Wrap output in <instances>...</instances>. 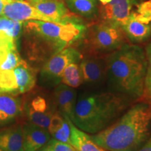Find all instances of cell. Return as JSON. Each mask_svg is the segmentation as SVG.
Here are the masks:
<instances>
[{
  "label": "cell",
  "mask_w": 151,
  "mask_h": 151,
  "mask_svg": "<svg viewBox=\"0 0 151 151\" xmlns=\"http://www.w3.org/2000/svg\"><path fill=\"white\" fill-rule=\"evenodd\" d=\"M0 151H3V150H1V148H0Z\"/></svg>",
  "instance_id": "obj_33"
},
{
  "label": "cell",
  "mask_w": 151,
  "mask_h": 151,
  "mask_svg": "<svg viewBox=\"0 0 151 151\" xmlns=\"http://www.w3.org/2000/svg\"><path fill=\"white\" fill-rule=\"evenodd\" d=\"M82 55L77 49L68 46L57 52L42 65L40 81L43 86L54 87L61 83V77L67 65L73 62H80Z\"/></svg>",
  "instance_id": "obj_6"
},
{
  "label": "cell",
  "mask_w": 151,
  "mask_h": 151,
  "mask_svg": "<svg viewBox=\"0 0 151 151\" xmlns=\"http://www.w3.org/2000/svg\"><path fill=\"white\" fill-rule=\"evenodd\" d=\"M132 100L115 92L83 93L77 98L71 121L82 131L94 134L116 121Z\"/></svg>",
  "instance_id": "obj_4"
},
{
  "label": "cell",
  "mask_w": 151,
  "mask_h": 151,
  "mask_svg": "<svg viewBox=\"0 0 151 151\" xmlns=\"http://www.w3.org/2000/svg\"><path fill=\"white\" fill-rule=\"evenodd\" d=\"M1 16L11 20L22 22L37 20L53 22L50 18L43 14L24 0H15L4 6Z\"/></svg>",
  "instance_id": "obj_10"
},
{
  "label": "cell",
  "mask_w": 151,
  "mask_h": 151,
  "mask_svg": "<svg viewBox=\"0 0 151 151\" xmlns=\"http://www.w3.org/2000/svg\"><path fill=\"white\" fill-rule=\"evenodd\" d=\"M37 151H76V150L69 143L60 142L52 138Z\"/></svg>",
  "instance_id": "obj_25"
},
{
  "label": "cell",
  "mask_w": 151,
  "mask_h": 151,
  "mask_svg": "<svg viewBox=\"0 0 151 151\" xmlns=\"http://www.w3.org/2000/svg\"><path fill=\"white\" fill-rule=\"evenodd\" d=\"M30 4V3H29ZM53 22L60 24L83 23L78 16L71 13L63 0H46L30 4Z\"/></svg>",
  "instance_id": "obj_9"
},
{
  "label": "cell",
  "mask_w": 151,
  "mask_h": 151,
  "mask_svg": "<svg viewBox=\"0 0 151 151\" xmlns=\"http://www.w3.org/2000/svg\"><path fill=\"white\" fill-rule=\"evenodd\" d=\"M13 71L16 77L18 95L27 93L35 88L37 83V72L35 68L27 62L22 60Z\"/></svg>",
  "instance_id": "obj_16"
},
{
  "label": "cell",
  "mask_w": 151,
  "mask_h": 151,
  "mask_svg": "<svg viewBox=\"0 0 151 151\" xmlns=\"http://www.w3.org/2000/svg\"><path fill=\"white\" fill-rule=\"evenodd\" d=\"M106 78L113 92L133 100L142 97L147 60L137 45L124 43L105 58Z\"/></svg>",
  "instance_id": "obj_3"
},
{
  "label": "cell",
  "mask_w": 151,
  "mask_h": 151,
  "mask_svg": "<svg viewBox=\"0 0 151 151\" xmlns=\"http://www.w3.org/2000/svg\"><path fill=\"white\" fill-rule=\"evenodd\" d=\"M23 22L11 20L6 17L0 18V42L17 45L21 34Z\"/></svg>",
  "instance_id": "obj_20"
},
{
  "label": "cell",
  "mask_w": 151,
  "mask_h": 151,
  "mask_svg": "<svg viewBox=\"0 0 151 151\" xmlns=\"http://www.w3.org/2000/svg\"><path fill=\"white\" fill-rule=\"evenodd\" d=\"M23 132V151H37L44 146L50 139L47 129L32 123L22 124Z\"/></svg>",
  "instance_id": "obj_13"
},
{
  "label": "cell",
  "mask_w": 151,
  "mask_h": 151,
  "mask_svg": "<svg viewBox=\"0 0 151 151\" xmlns=\"http://www.w3.org/2000/svg\"><path fill=\"white\" fill-rule=\"evenodd\" d=\"M2 1V2L4 4V6L7 4H9V2H11V1H15V0H1Z\"/></svg>",
  "instance_id": "obj_31"
},
{
  "label": "cell",
  "mask_w": 151,
  "mask_h": 151,
  "mask_svg": "<svg viewBox=\"0 0 151 151\" xmlns=\"http://www.w3.org/2000/svg\"><path fill=\"white\" fill-rule=\"evenodd\" d=\"M140 0H111L98 6V16L100 21L115 24L121 27L132 12L134 6Z\"/></svg>",
  "instance_id": "obj_7"
},
{
  "label": "cell",
  "mask_w": 151,
  "mask_h": 151,
  "mask_svg": "<svg viewBox=\"0 0 151 151\" xmlns=\"http://www.w3.org/2000/svg\"><path fill=\"white\" fill-rule=\"evenodd\" d=\"M121 28L126 38L134 43H142L151 36V21L137 12L132 11Z\"/></svg>",
  "instance_id": "obj_11"
},
{
  "label": "cell",
  "mask_w": 151,
  "mask_h": 151,
  "mask_svg": "<svg viewBox=\"0 0 151 151\" xmlns=\"http://www.w3.org/2000/svg\"><path fill=\"white\" fill-rule=\"evenodd\" d=\"M24 109L30 123L48 130L50 118L55 112L46 97L35 96L25 102Z\"/></svg>",
  "instance_id": "obj_8"
},
{
  "label": "cell",
  "mask_w": 151,
  "mask_h": 151,
  "mask_svg": "<svg viewBox=\"0 0 151 151\" xmlns=\"http://www.w3.org/2000/svg\"><path fill=\"white\" fill-rule=\"evenodd\" d=\"M0 148L3 151H23L22 125L14 124L0 130Z\"/></svg>",
  "instance_id": "obj_17"
},
{
  "label": "cell",
  "mask_w": 151,
  "mask_h": 151,
  "mask_svg": "<svg viewBox=\"0 0 151 151\" xmlns=\"http://www.w3.org/2000/svg\"><path fill=\"white\" fill-rule=\"evenodd\" d=\"M67 8L73 14L88 20L98 16L97 0H63Z\"/></svg>",
  "instance_id": "obj_19"
},
{
  "label": "cell",
  "mask_w": 151,
  "mask_h": 151,
  "mask_svg": "<svg viewBox=\"0 0 151 151\" xmlns=\"http://www.w3.org/2000/svg\"><path fill=\"white\" fill-rule=\"evenodd\" d=\"M24 48L29 61L43 65L57 52L84 37L83 23L60 24L42 20H26L23 23Z\"/></svg>",
  "instance_id": "obj_1"
},
{
  "label": "cell",
  "mask_w": 151,
  "mask_h": 151,
  "mask_svg": "<svg viewBox=\"0 0 151 151\" xmlns=\"http://www.w3.org/2000/svg\"><path fill=\"white\" fill-rule=\"evenodd\" d=\"M22 60L17 45L0 42V71L14 69Z\"/></svg>",
  "instance_id": "obj_21"
},
{
  "label": "cell",
  "mask_w": 151,
  "mask_h": 151,
  "mask_svg": "<svg viewBox=\"0 0 151 151\" xmlns=\"http://www.w3.org/2000/svg\"><path fill=\"white\" fill-rule=\"evenodd\" d=\"M64 120H65V118L62 114L55 113L52 115L48 127V131L50 133V136H52L55 132L58 131L62 127Z\"/></svg>",
  "instance_id": "obj_26"
},
{
  "label": "cell",
  "mask_w": 151,
  "mask_h": 151,
  "mask_svg": "<svg viewBox=\"0 0 151 151\" xmlns=\"http://www.w3.org/2000/svg\"><path fill=\"white\" fill-rule=\"evenodd\" d=\"M79 66L84 83L96 85L106 78L105 59L98 57H87L81 59Z\"/></svg>",
  "instance_id": "obj_12"
},
{
  "label": "cell",
  "mask_w": 151,
  "mask_h": 151,
  "mask_svg": "<svg viewBox=\"0 0 151 151\" xmlns=\"http://www.w3.org/2000/svg\"><path fill=\"white\" fill-rule=\"evenodd\" d=\"M4 8V4L1 0H0V15H1V13H2Z\"/></svg>",
  "instance_id": "obj_30"
},
{
  "label": "cell",
  "mask_w": 151,
  "mask_h": 151,
  "mask_svg": "<svg viewBox=\"0 0 151 151\" xmlns=\"http://www.w3.org/2000/svg\"><path fill=\"white\" fill-rule=\"evenodd\" d=\"M61 83L73 88H76L83 83L79 62H73L67 66L62 74Z\"/></svg>",
  "instance_id": "obj_22"
},
{
  "label": "cell",
  "mask_w": 151,
  "mask_h": 151,
  "mask_svg": "<svg viewBox=\"0 0 151 151\" xmlns=\"http://www.w3.org/2000/svg\"><path fill=\"white\" fill-rule=\"evenodd\" d=\"M137 151H151V134L146 142Z\"/></svg>",
  "instance_id": "obj_28"
},
{
  "label": "cell",
  "mask_w": 151,
  "mask_h": 151,
  "mask_svg": "<svg viewBox=\"0 0 151 151\" xmlns=\"http://www.w3.org/2000/svg\"><path fill=\"white\" fill-rule=\"evenodd\" d=\"M63 117L65 118V120H64L62 127L58 131L55 132L52 135V137L57 141L70 144L71 127L70 124H69L70 119L66 116H63Z\"/></svg>",
  "instance_id": "obj_24"
},
{
  "label": "cell",
  "mask_w": 151,
  "mask_h": 151,
  "mask_svg": "<svg viewBox=\"0 0 151 151\" xmlns=\"http://www.w3.org/2000/svg\"><path fill=\"white\" fill-rule=\"evenodd\" d=\"M145 53L146 56L147 68L142 97L144 98L146 102L151 104V42L147 45Z\"/></svg>",
  "instance_id": "obj_23"
},
{
  "label": "cell",
  "mask_w": 151,
  "mask_h": 151,
  "mask_svg": "<svg viewBox=\"0 0 151 151\" xmlns=\"http://www.w3.org/2000/svg\"><path fill=\"white\" fill-rule=\"evenodd\" d=\"M99 1L101 2V4H105L109 2L111 0H99Z\"/></svg>",
  "instance_id": "obj_32"
},
{
  "label": "cell",
  "mask_w": 151,
  "mask_h": 151,
  "mask_svg": "<svg viewBox=\"0 0 151 151\" xmlns=\"http://www.w3.org/2000/svg\"><path fill=\"white\" fill-rule=\"evenodd\" d=\"M137 13L146 17L151 21V0L143 1L138 4Z\"/></svg>",
  "instance_id": "obj_27"
},
{
  "label": "cell",
  "mask_w": 151,
  "mask_h": 151,
  "mask_svg": "<svg viewBox=\"0 0 151 151\" xmlns=\"http://www.w3.org/2000/svg\"><path fill=\"white\" fill-rule=\"evenodd\" d=\"M28 2L32 4V3H36V2H41V1H44L46 0H26Z\"/></svg>",
  "instance_id": "obj_29"
},
{
  "label": "cell",
  "mask_w": 151,
  "mask_h": 151,
  "mask_svg": "<svg viewBox=\"0 0 151 151\" xmlns=\"http://www.w3.org/2000/svg\"><path fill=\"white\" fill-rule=\"evenodd\" d=\"M151 134V104L132 106L113 123L91 138L108 151H137Z\"/></svg>",
  "instance_id": "obj_2"
},
{
  "label": "cell",
  "mask_w": 151,
  "mask_h": 151,
  "mask_svg": "<svg viewBox=\"0 0 151 151\" xmlns=\"http://www.w3.org/2000/svg\"><path fill=\"white\" fill-rule=\"evenodd\" d=\"M77 92L75 88L63 83L56 86L54 91V101L62 116H66L72 120L75 105L76 103Z\"/></svg>",
  "instance_id": "obj_14"
},
{
  "label": "cell",
  "mask_w": 151,
  "mask_h": 151,
  "mask_svg": "<svg viewBox=\"0 0 151 151\" xmlns=\"http://www.w3.org/2000/svg\"><path fill=\"white\" fill-rule=\"evenodd\" d=\"M69 124L71 127L70 144L76 151H108L94 142L88 133L76 127L71 120Z\"/></svg>",
  "instance_id": "obj_18"
},
{
  "label": "cell",
  "mask_w": 151,
  "mask_h": 151,
  "mask_svg": "<svg viewBox=\"0 0 151 151\" xmlns=\"http://www.w3.org/2000/svg\"><path fill=\"white\" fill-rule=\"evenodd\" d=\"M21 100L18 96L0 94V127L10 124L22 111Z\"/></svg>",
  "instance_id": "obj_15"
},
{
  "label": "cell",
  "mask_w": 151,
  "mask_h": 151,
  "mask_svg": "<svg viewBox=\"0 0 151 151\" xmlns=\"http://www.w3.org/2000/svg\"><path fill=\"white\" fill-rule=\"evenodd\" d=\"M83 38L90 51L106 53L112 52L124 44L126 37L119 26L100 22L87 28Z\"/></svg>",
  "instance_id": "obj_5"
}]
</instances>
